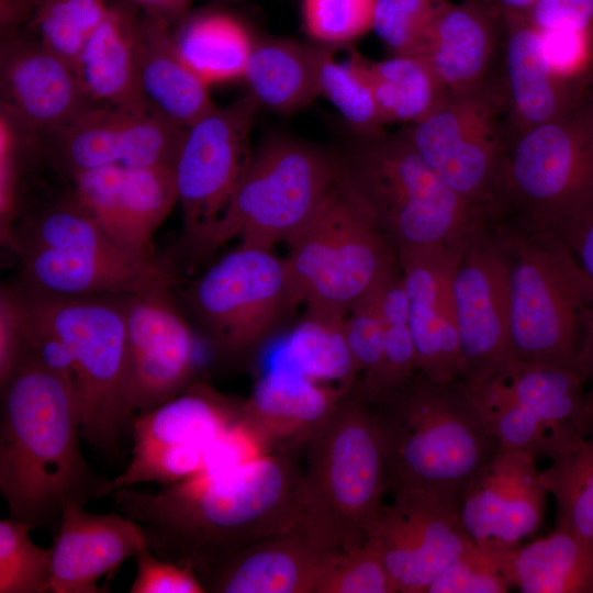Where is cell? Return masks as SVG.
I'll list each match as a JSON object with an SVG mask.
<instances>
[{"instance_id":"obj_12","label":"cell","mask_w":593,"mask_h":593,"mask_svg":"<svg viewBox=\"0 0 593 593\" xmlns=\"http://www.w3.org/2000/svg\"><path fill=\"white\" fill-rule=\"evenodd\" d=\"M592 201L593 148L584 101L507 137L489 209L494 225L551 231Z\"/></svg>"},{"instance_id":"obj_52","label":"cell","mask_w":593,"mask_h":593,"mask_svg":"<svg viewBox=\"0 0 593 593\" xmlns=\"http://www.w3.org/2000/svg\"><path fill=\"white\" fill-rule=\"evenodd\" d=\"M42 0H0L1 37L25 31Z\"/></svg>"},{"instance_id":"obj_56","label":"cell","mask_w":593,"mask_h":593,"mask_svg":"<svg viewBox=\"0 0 593 593\" xmlns=\"http://www.w3.org/2000/svg\"><path fill=\"white\" fill-rule=\"evenodd\" d=\"M585 122L589 132V137L593 148V71L590 76L585 99H584Z\"/></svg>"},{"instance_id":"obj_57","label":"cell","mask_w":593,"mask_h":593,"mask_svg":"<svg viewBox=\"0 0 593 593\" xmlns=\"http://www.w3.org/2000/svg\"><path fill=\"white\" fill-rule=\"evenodd\" d=\"M220 2H223V3H227V2H236V1H240V0H217Z\"/></svg>"},{"instance_id":"obj_53","label":"cell","mask_w":593,"mask_h":593,"mask_svg":"<svg viewBox=\"0 0 593 593\" xmlns=\"http://www.w3.org/2000/svg\"><path fill=\"white\" fill-rule=\"evenodd\" d=\"M141 11L175 25L190 9L192 0H124Z\"/></svg>"},{"instance_id":"obj_23","label":"cell","mask_w":593,"mask_h":593,"mask_svg":"<svg viewBox=\"0 0 593 593\" xmlns=\"http://www.w3.org/2000/svg\"><path fill=\"white\" fill-rule=\"evenodd\" d=\"M72 192L118 239L155 255L153 236L178 201L174 167L103 166L71 178Z\"/></svg>"},{"instance_id":"obj_19","label":"cell","mask_w":593,"mask_h":593,"mask_svg":"<svg viewBox=\"0 0 593 593\" xmlns=\"http://www.w3.org/2000/svg\"><path fill=\"white\" fill-rule=\"evenodd\" d=\"M383 505L366 544L382 558L399 593H426L472 542L458 511L421 491H398Z\"/></svg>"},{"instance_id":"obj_16","label":"cell","mask_w":593,"mask_h":593,"mask_svg":"<svg viewBox=\"0 0 593 593\" xmlns=\"http://www.w3.org/2000/svg\"><path fill=\"white\" fill-rule=\"evenodd\" d=\"M200 340L174 287L128 294L125 400L134 415L174 399L197 381Z\"/></svg>"},{"instance_id":"obj_30","label":"cell","mask_w":593,"mask_h":593,"mask_svg":"<svg viewBox=\"0 0 593 593\" xmlns=\"http://www.w3.org/2000/svg\"><path fill=\"white\" fill-rule=\"evenodd\" d=\"M142 11L110 0L109 11L80 53L75 70L96 104L145 103L138 83L137 45Z\"/></svg>"},{"instance_id":"obj_51","label":"cell","mask_w":593,"mask_h":593,"mask_svg":"<svg viewBox=\"0 0 593 593\" xmlns=\"http://www.w3.org/2000/svg\"><path fill=\"white\" fill-rule=\"evenodd\" d=\"M24 346L18 309L11 287L0 293V387L10 379Z\"/></svg>"},{"instance_id":"obj_11","label":"cell","mask_w":593,"mask_h":593,"mask_svg":"<svg viewBox=\"0 0 593 593\" xmlns=\"http://www.w3.org/2000/svg\"><path fill=\"white\" fill-rule=\"evenodd\" d=\"M174 290L214 358L230 365L251 361L300 305L284 259L240 245Z\"/></svg>"},{"instance_id":"obj_44","label":"cell","mask_w":593,"mask_h":593,"mask_svg":"<svg viewBox=\"0 0 593 593\" xmlns=\"http://www.w3.org/2000/svg\"><path fill=\"white\" fill-rule=\"evenodd\" d=\"M316 593H399L380 555L368 544L333 555Z\"/></svg>"},{"instance_id":"obj_54","label":"cell","mask_w":593,"mask_h":593,"mask_svg":"<svg viewBox=\"0 0 593 593\" xmlns=\"http://www.w3.org/2000/svg\"><path fill=\"white\" fill-rule=\"evenodd\" d=\"M580 370L584 379L593 434V307L586 318L585 334L580 355Z\"/></svg>"},{"instance_id":"obj_43","label":"cell","mask_w":593,"mask_h":593,"mask_svg":"<svg viewBox=\"0 0 593 593\" xmlns=\"http://www.w3.org/2000/svg\"><path fill=\"white\" fill-rule=\"evenodd\" d=\"M450 0H378L372 31L392 55H415L430 24Z\"/></svg>"},{"instance_id":"obj_4","label":"cell","mask_w":593,"mask_h":593,"mask_svg":"<svg viewBox=\"0 0 593 593\" xmlns=\"http://www.w3.org/2000/svg\"><path fill=\"white\" fill-rule=\"evenodd\" d=\"M373 410L387 492L421 491L458 511L469 483L499 447L465 393L455 382L440 385L417 370Z\"/></svg>"},{"instance_id":"obj_55","label":"cell","mask_w":593,"mask_h":593,"mask_svg":"<svg viewBox=\"0 0 593 593\" xmlns=\"http://www.w3.org/2000/svg\"><path fill=\"white\" fill-rule=\"evenodd\" d=\"M499 19L526 14L539 0H477Z\"/></svg>"},{"instance_id":"obj_17","label":"cell","mask_w":593,"mask_h":593,"mask_svg":"<svg viewBox=\"0 0 593 593\" xmlns=\"http://www.w3.org/2000/svg\"><path fill=\"white\" fill-rule=\"evenodd\" d=\"M452 295L459 338L456 381L474 382L518 361L508 331L505 261L492 224L462 245Z\"/></svg>"},{"instance_id":"obj_5","label":"cell","mask_w":593,"mask_h":593,"mask_svg":"<svg viewBox=\"0 0 593 593\" xmlns=\"http://www.w3.org/2000/svg\"><path fill=\"white\" fill-rule=\"evenodd\" d=\"M9 247L20 260L19 282L55 294H133L181 281L172 261L118 239L72 190L20 217Z\"/></svg>"},{"instance_id":"obj_40","label":"cell","mask_w":593,"mask_h":593,"mask_svg":"<svg viewBox=\"0 0 593 593\" xmlns=\"http://www.w3.org/2000/svg\"><path fill=\"white\" fill-rule=\"evenodd\" d=\"M109 8L110 0H42L26 30L75 68Z\"/></svg>"},{"instance_id":"obj_1","label":"cell","mask_w":593,"mask_h":593,"mask_svg":"<svg viewBox=\"0 0 593 593\" xmlns=\"http://www.w3.org/2000/svg\"><path fill=\"white\" fill-rule=\"evenodd\" d=\"M303 452L304 445L291 446L156 492L116 489L114 506L144 528L155 555L197 575L299 522Z\"/></svg>"},{"instance_id":"obj_34","label":"cell","mask_w":593,"mask_h":593,"mask_svg":"<svg viewBox=\"0 0 593 593\" xmlns=\"http://www.w3.org/2000/svg\"><path fill=\"white\" fill-rule=\"evenodd\" d=\"M261 107L294 113L318 98L313 45L287 37H257L244 77Z\"/></svg>"},{"instance_id":"obj_15","label":"cell","mask_w":593,"mask_h":593,"mask_svg":"<svg viewBox=\"0 0 593 593\" xmlns=\"http://www.w3.org/2000/svg\"><path fill=\"white\" fill-rule=\"evenodd\" d=\"M260 105L245 94L186 128L174 165L187 245L192 249L225 209L251 157Z\"/></svg>"},{"instance_id":"obj_37","label":"cell","mask_w":593,"mask_h":593,"mask_svg":"<svg viewBox=\"0 0 593 593\" xmlns=\"http://www.w3.org/2000/svg\"><path fill=\"white\" fill-rule=\"evenodd\" d=\"M377 107L384 125L417 123L448 96L427 63L418 56L392 55L368 60Z\"/></svg>"},{"instance_id":"obj_35","label":"cell","mask_w":593,"mask_h":593,"mask_svg":"<svg viewBox=\"0 0 593 593\" xmlns=\"http://www.w3.org/2000/svg\"><path fill=\"white\" fill-rule=\"evenodd\" d=\"M378 296L382 322L381 354L376 368L358 378L363 395L372 406L391 399L417 371L407 298L399 265L379 283Z\"/></svg>"},{"instance_id":"obj_25","label":"cell","mask_w":593,"mask_h":593,"mask_svg":"<svg viewBox=\"0 0 593 593\" xmlns=\"http://www.w3.org/2000/svg\"><path fill=\"white\" fill-rule=\"evenodd\" d=\"M148 548L144 528L121 513L68 503L52 546L49 593H101L98 581Z\"/></svg>"},{"instance_id":"obj_21","label":"cell","mask_w":593,"mask_h":593,"mask_svg":"<svg viewBox=\"0 0 593 593\" xmlns=\"http://www.w3.org/2000/svg\"><path fill=\"white\" fill-rule=\"evenodd\" d=\"M1 103L34 137L96 104L72 65L30 31L1 37Z\"/></svg>"},{"instance_id":"obj_33","label":"cell","mask_w":593,"mask_h":593,"mask_svg":"<svg viewBox=\"0 0 593 593\" xmlns=\"http://www.w3.org/2000/svg\"><path fill=\"white\" fill-rule=\"evenodd\" d=\"M172 34L181 57L209 86L243 78L256 40L239 18L220 9L189 11Z\"/></svg>"},{"instance_id":"obj_10","label":"cell","mask_w":593,"mask_h":593,"mask_svg":"<svg viewBox=\"0 0 593 593\" xmlns=\"http://www.w3.org/2000/svg\"><path fill=\"white\" fill-rule=\"evenodd\" d=\"M14 287L71 355L82 438L116 455L135 416L125 400L128 294L64 295Z\"/></svg>"},{"instance_id":"obj_36","label":"cell","mask_w":593,"mask_h":593,"mask_svg":"<svg viewBox=\"0 0 593 593\" xmlns=\"http://www.w3.org/2000/svg\"><path fill=\"white\" fill-rule=\"evenodd\" d=\"M345 317L306 310L287 335L272 362L298 370L314 381L350 389L359 376L346 340Z\"/></svg>"},{"instance_id":"obj_45","label":"cell","mask_w":593,"mask_h":593,"mask_svg":"<svg viewBox=\"0 0 593 593\" xmlns=\"http://www.w3.org/2000/svg\"><path fill=\"white\" fill-rule=\"evenodd\" d=\"M34 136L0 105V231L1 242L9 246L18 221V192L22 158Z\"/></svg>"},{"instance_id":"obj_46","label":"cell","mask_w":593,"mask_h":593,"mask_svg":"<svg viewBox=\"0 0 593 593\" xmlns=\"http://www.w3.org/2000/svg\"><path fill=\"white\" fill-rule=\"evenodd\" d=\"M510 589L494 556L472 541L430 583L426 593H505Z\"/></svg>"},{"instance_id":"obj_38","label":"cell","mask_w":593,"mask_h":593,"mask_svg":"<svg viewBox=\"0 0 593 593\" xmlns=\"http://www.w3.org/2000/svg\"><path fill=\"white\" fill-rule=\"evenodd\" d=\"M338 46L313 45L318 98L328 100L357 136L384 132L368 70L357 52L339 58Z\"/></svg>"},{"instance_id":"obj_9","label":"cell","mask_w":593,"mask_h":593,"mask_svg":"<svg viewBox=\"0 0 593 593\" xmlns=\"http://www.w3.org/2000/svg\"><path fill=\"white\" fill-rule=\"evenodd\" d=\"M342 171V161L318 145L276 135L251 153L225 209L193 248L206 256L230 239L271 249L316 211Z\"/></svg>"},{"instance_id":"obj_29","label":"cell","mask_w":593,"mask_h":593,"mask_svg":"<svg viewBox=\"0 0 593 593\" xmlns=\"http://www.w3.org/2000/svg\"><path fill=\"white\" fill-rule=\"evenodd\" d=\"M168 22L142 11L137 72L143 98L172 122L188 127L211 111L209 85L181 57Z\"/></svg>"},{"instance_id":"obj_22","label":"cell","mask_w":593,"mask_h":593,"mask_svg":"<svg viewBox=\"0 0 593 593\" xmlns=\"http://www.w3.org/2000/svg\"><path fill=\"white\" fill-rule=\"evenodd\" d=\"M461 247L436 245L398 254L417 370L440 385L457 380L459 338L452 275Z\"/></svg>"},{"instance_id":"obj_8","label":"cell","mask_w":593,"mask_h":593,"mask_svg":"<svg viewBox=\"0 0 593 593\" xmlns=\"http://www.w3.org/2000/svg\"><path fill=\"white\" fill-rule=\"evenodd\" d=\"M286 244L284 262L300 304L343 317L399 265L343 166L316 211Z\"/></svg>"},{"instance_id":"obj_50","label":"cell","mask_w":593,"mask_h":593,"mask_svg":"<svg viewBox=\"0 0 593 593\" xmlns=\"http://www.w3.org/2000/svg\"><path fill=\"white\" fill-rule=\"evenodd\" d=\"M551 232L561 238L593 283V201L558 223Z\"/></svg>"},{"instance_id":"obj_26","label":"cell","mask_w":593,"mask_h":593,"mask_svg":"<svg viewBox=\"0 0 593 593\" xmlns=\"http://www.w3.org/2000/svg\"><path fill=\"white\" fill-rule=\"evenodd\" d=\"M334 553L316 546L298 522L197 577L205 592L212 593H316Z\"/></svg>"},{"instance_id":"obj_49","label":"cell","mask_w":593,"mask_h":593,"mask_svg":"<svg viewBox=\"0 0 593 593\" xmlns=\"http://www.w3.org/2000/svg\"><path fill=\"white\" fill-rule=\"evenodd\" d=\"M538 30L593 34V0H539L525 16Z\"/></svg>"},{"instance_id":"obj_20","label":"cell","mask_w":593,"mask_h":593,"mask_svg":"<svg viewBox=\"0 0 593 593\" xmlns=\"http://www.w3.org/2000/svg\"><path fill=\"white\" fill-rule=\"evenodd\" d=\"M547 493L536 459L499 445L466 489L459 519L478 547L503 552L539 529Z\"/></svg>"},{"instance_id":"obj_28","label":"cell","mask_w":593,"mask_h":593,"mask_svg":"<svg viewBox=\"0 0 593 593\" xmlns=\"http://www.w3.org/2000/svg\"><path fill=\"white\" fill-rule=\"evenodd\" d=\"M502 22L477 0L449 1L413 56L424 59L448 94L484 87L497 72Z\"/></svg>"},{"instance_id":"obj_7","label":"cell","mask_w":593,"mask_h":593,"mask_svg":"<svg viewBox=\"0 0 593 593\" xmlns=\"http://www.w3.org/2000/svg\"><path fill=\"white\" fill-rule=\"evenodd\" d=\"M495 227L505 261L508 331L517 360L581 373L593 283L556 233Z\"/></svg>"},{"instance_id":"obj_18","label":"cell","mask_w":593,"mask_h":593,"mask_svg":"<svg viewBox=\"0 0 593 593\" xmlns=\"http://www.w3.org/2000/svg\"><path fill=\"white\" fill-rule=\"evenodd\" d=\"M186 128L147 102L93 104L46 135L53 161L72 178L110 165L174 167Z\"/></svg>"},{"instance_id":"obj_13","label":"cell","mask_w":593,"mask_h":593,"mask_svg":"<svg viewBox=\"0 0 593 593\" xmlns=\"http://www.w3.org/2000/svg\"><path fill=\"white\" fill-rule=\"evenodd\" d=\"M469 383L491 434L535 459L555 460L592 434L579 372L518 360Z\"/></svg>"},{"instance_id":"obj_31","label":"cell","mask_w":593,"mask_h":593,"mask_svg":"<svg viewBox=\"0 0 593 593\" xmlns=\"http://www.w3.org/2000/svg\"><path fill=\"white\" fill-rule=\"evenodd\" d=\"M240 403L197 380L174 399L135 414L133 450L212 446L237 426Z\"/></svg>"},{"instance_id":"obj_24","label":"cell","mask_w":593,"mask_h":593,"mask_svg":"<svg viewBox=\"0 0 593 593\" xmlns=\"http://www.w3.org/2000/svg\"><path fill=\"white\" fill-rule=\"evenodd\" d=\"M499 75L506 104L507 137L579 108L589 85L560 78L548 65L539 31L525 16H504Z\"/></svg>"},{"instance_id":"obj_42","label":"cell","mask_w":593,"mask_h":593,"mask_svg":"<svg viewBox=\"0 0 593 593\" xmlns=\"http://www.w3.org/2000/svg\"><path fill=\"white\" fill-rule=\"evenodd\" d=\"M378 0H302L306 34L317 44L346 46L372 31Z\"/></svg>"},{"instance_id":"obj_2","label":"cell","mask_w":593,"mask_h":593,"mask_svg":"<svg viewBox=\"0 0 593 593\" xmlns=\"http://www.w3.org/2000/svg\"><path fill=\"white\" fill-rule=\"evenodd\" d=\"M81 415L74 384L25 345L1 388L0 492L12 518L56 532L63 507L113 493L80 447Z\"/></svg>"},{"instance_id":"obj_39","label":"cell","mask_w":593,"mask_h":593,"mask_svg":"<svg viewBox=\"0 0 593 593\" xmlns=\"http://www.w3.org/2000/svg\"><path fill=\"white\" fill-rule=\"evenodd\" d=\"M557 504L556 528L593 542V434L540 471Z\"/></svg>"},{"instance_id":"obj_48","label":"cell","mask_w":593,"mask_h":593,"mask_svg":"<svg viewBox=\"0 0 593 593\" xmlns=\"http://www.w3.org/2000/svg\"><path fill=\"white\" fill-rule=\"evenodd\" d=\"M136 575L130 593H204L190 566L159 558L149 548L135 556Z\"/></svg>"},{"instance_id":"obj_32","label":"cell","mask_w":593,"mask_h":593,"mask_svg":"<svg viewBox=\"0 0 593 593\" xmlns=\"http://www.w3.org/2000/svg\"><path fill=\"white\" fill-rule=\"evenodd\" d=\"M511 588L524 593H593V542L555 529L528 545L492 553Z\"/></svg>"},{"instance_id":"obj_14","label":"cell","mask_w":593,"mask_h":593,"mask_svg":"<svg viewBox=\"0 0 593 593\" xmlns=\"http://www.w3.org/2000/svg\"><path fill=\"white\" fill-rule=\"evenodd\" d=\"M404 130L436 175L489 214L507 139L499 72L481 89L448 94L430 114Z\"/></svg>"},{"instance_id":"obj_47","label":"cell","mask_w":593,"mask_h":593,"mask_svg":"<svg viewBox=\"0 0 593 593\" xmlns=\"http://www.w3.org/2000/svg\"><path fill=\"white\" fill-rule=\"evenodd\" d=\"M344 329L358 376L369 374L378 365L381 354L382 322L378 287L348 312Z\"/></svg>"},{"instance_id":"obj_6","label":"cell","mask_w":593,"mask_h":593,"mask_svg":"<svg viewBox=\"0 0 593 593\" xmlns=\"http://www.w3.org/2000/svg\"><path fill=\"white\" fill-rule=\"evenodd\" d=\"M339 156L349 184L396 254L461 246L491 224L485 210L466 201L436 175L404 128L357 136Z\"/></svg>"},{"instance_id":"obj_3","label":"cell","mask_w":593,"mask_h":593,"mask_svg":"<svg viewBox=\"0 0 593 593\" xmlns=\"http://www.w3.org/2000/svg\"><path fill=\"white\" fill-rule=\"evenodd\" d=\"M299 523L329 552L363 546L383 507L387 466L373 406L359 380L304 444Z\"/></svg>"},{"instance_id":"obj_27","label":"cell","mask_w":593,"mask_h":593,"mask_svg":"<svg viewBox=\"0 0 593 593\" xmlns=\"http://www.w3.org/2000/svg\"><path fill=\"white\" fill-rule=\"evenodd\" d=\"M350 389L320 385L295 369L271 362L242 400L237 427L259 455L303 446Z\"/></svg>"},{"instance_id":"obj_41","label":"cell","mask_w":593,"mask_h":593,"mask_svg":"<svg viewBox=\"0 0 593 593\" xmlns=\"http://www.w3.org/2000/svg\"><path fill=\"white\" fill-rule=\"evenodd\" d=\"M32 527L14 519L0 521V593H48L52 547L37 546Z\"/></svg>"}]
</instances>
